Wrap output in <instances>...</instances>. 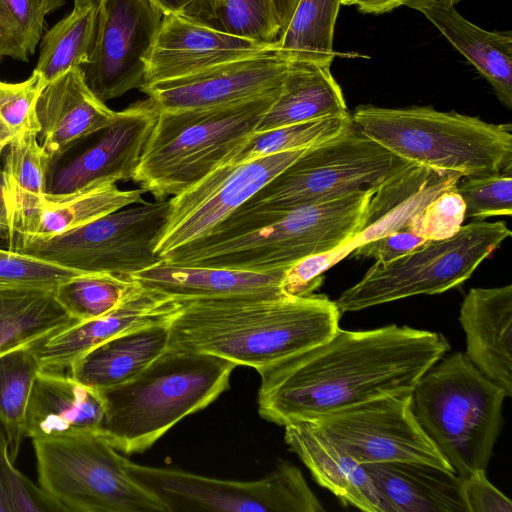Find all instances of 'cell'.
Instances as JSON below:
<instances>
[{
    "instance_id": "6da1fadb",
    "label": "cell",
    "mask_w": 512,
    "mask_h": 512,
    "mask_svg": "<svg viewBox=\"0 0 512 512\" xmlns=\"http://www.w3.org/2000/svg\"><path fill=\"white\" fill-rule=\"evenodd\" d=\"M450 349L439 333L407 326L350 331L258 371L260 416L285 426L400 391Z\"/></svg>"
},
{
    "instance_id": "7a4b0ae2",
    "label": "cell",
    "mask_w": 512,
    "mask_h": 512,
    "mask_svg": "<svg viewBox=\"0 0 512 512\" xmlns=\"http://www.w3.org/2000/svg\"><path fill=\"white\" fill-rule=\"evenodd\" d=\"M180 302L167 349L212 354L257 372L332 337L341 315L334 301L314 293Z\"/></svg>"
},
{
    "instance_id": "3957f363",
    "label": "cell",
    "mask_w": 512,
    "mask_h": 512,
    "mask_svg": "<svg viewBox=\"0 0 512 512\" xmlns=\"http://www.w3.org/2000/svg\"><path fill=\"white\" fill-rule=\"evenodd\" d=\"M373 192V187L363 188L281 214L235 210L206 236L168 252L163 260L177 266L285 271L349 241L361 227Z\"/></svg>"
},
{
    "instance_id": "277c9868",
    "label": "cell",
    "mask_w": 512,
    "mask_h": 512,
    "mask_svg": "<svg viewBox=\"0 0 512 512\" xmlns=\"http://www.w3.org/2000/svg\"><path fill=\"white\" fill-rule=\"evenodd\" d=\"M236 366L212 354L166 349L134 378L100 391V434L121 454L143 453L227 390Z\"/></svg>"
},
{
    "instance_id": "5b68a950",
    "label": "cell",
    "mask_w": 512,
    "mask_h": 512,
    "mask_svg": "<svg viewBox=\"0 0 512 512\" xmlns=\"http://www.w3.org/2000/svg\"><path fill=\"white\" fill-rule=\"evenodd\" d=\"M280 91L206 108L159 111L132 181L155 199L186 191L256 130Z\"/></svg>"
},
{
    "instance_id": "8992f818",
    "label": "cell",
    "mask_w": 512,
    "mask_h": 512,
    "mask_svg": "<svg viewBox=\"0 0 512 512\" xmlns=\"http://www.w3.org/2000/svg\"><path fill=\"white\" fill-rule=\"evenodd\" d=\"M353 121L399 158L463 177L512 170V128L431 106L360 105Z\"/></svg>"
},
{
    "instance_id": "52a82bcc",
    "label": "cell",
    "mask_w": 512,
    "mask_h": 512,
    "mask_svg": "<svg viewBox=\"0 0 512 512\" xmlns=\"http://www.w3.org/2000/svg\"><path fill=\"white\" fill-rule=\"evenodd\" d=\"M505 391L463 352L443 355L411 390V410L460 479L486 470L502 422Z\"/></svg>"
},
{
    "instance_id": "ba28073f",
    "label": "cell",
    "mask_w": 512,
    "mask_h": 512,
    "mask_svg": "<svg viewBox=\"0 0 512 512\" xmlns=\"http://www.w3.org/2000/svg\"><path fill=\"white\" fill-rule=\"evenodd\" d=\"M39 486L70 512H167L100 433L32 440Z\"/></svg>"
},
{
    "instance_id": "9c48e42d",
    "label": "cell",
    "mask_w": 512,
    "mask_h": 512,
    "mask_svg": "<svg viewBox=\"0 0 512 512\" xmlns=\"http://www.w3.org/2000/svg\"><path fill=\"white\" fill-rule=\"evenodd\" d=\"M407 163L352 121L307 149L236 210L285 213L376 186Z\"/></svg>"
},
{
    "instance_id": "30bf717a",
    "label": "cell",
    "mask_w": 512,
    "mask_h": 512,
    "mask_svg": "<svg viewBox=\"0 0 512 512\" xmlns=\"http://www.w3.org/2000/svg\"><path fill=\"white\" fill-rule=\"evenodd\" d=\"M510 236L503 221L475 220L451 238L426 240L392 262L375 263L334 302L343 313L411 296L443 293L469 279Z\"/></svg>"
},
{
    "instance_id": "8fae6325",
    "label": "cell",
    "mask_w": 512,
    "mask_h": 512,
    "mask_svg": "<svg viewBox=\"0 0 512 512\" xmlns=\"http://www.w3.org/2000/svg\"><path fill=\"white\" fill-rule=\"evenodd\" d=\"M169 211V198L145 201L49 238L20 242L9 250L87 273L131 276L163 260L155 247Z\"/></svg>"
},
{
    "instance_id": "7c38bea8",
    "label": "cell",
    "mask_w": 512,
    "mask_h": 512,
    "mask_svg": "<svg viewBox=\"0 0 512 512\" xmlns=\"http://www.w3.org/2000/svg\"><path fill=\"white\" fill-rule=\"evenodd\" d=\"M129 475L154 494L167 512H320L324 508L300 469L280 463L264 478L236 481L209 478L126 460Z\"/></svg>"
},
{
    "instance_id": "4fadbf2b",
    "label": "cell",
    "mask_w": 512,
    "mask_h": 512,
    "mask_svg": "<svg viewBox=\"0 0 512 512\" xmlns=\"http://www.w3.org/2000/svg\"><path fill=\"white\" fill-rule=\"evenodd\" d=\"M309 422L361 465L413 461L452 470L417 422L411 391L386 393Z\"/></svg>"
},
{
    "instance_id": "5bb4252c",
    "label": "cell",
    "mask_w": 512,
    "mask_h": 512,
    "mask_svg": "<svg viewBox=\"0 0 512 512\" xmlns=\"http://www.w3.org/2000/svg\"><path fill=\"white\" fill-rule=\"evenodd\" d=\"M306 150L218 166L186 191L170 197L169 215L155 252L163 259L168 252L206 236Z\"/></svg>"
},
{
    "instance_id": "9a60e30c",
    "label": "cell",
    "mask_w": 512,
    "mask_h": 512,
    "mask_svg": "<svg viewBox=\"0 0 512 512\" xmlns=\"http://www.w3.org/2000/svg\"><path fill=\"white\" fill-rule=\"evenodd\" d=\"M163 15L153 0H99L93 50L79 67L97 98L106 102L140 88Z\"/></svg>"
},
{
    "instance_id": "2e32d148",
    "label": "cell",
    "mask_w": 512,
    "mask_h": 512,
    "mask_svg": "<svg viewBox=\"0 0 512 512\" xmlns=\"http://www.w3.org/2000/svg\"><path fill=\"white\" fill-rule=\"evenodd\" d=\"M159 109L148 97L117 111L114 120L95 133L50 157L46 195L63 196L106 182L133 180Z\"/></svg>"
},
{
    "instance_id": "e0dca14e",
    "label": "cell",
    "mask_w": 512,
    "mask_h": 512,
    "mask_svg": "<svg viewBox=\"0 0 512 512\" xmlns=\"http://www.w3.org/2000/svg\"><path fill=\"white\" fill-rule=\"evenodd\" d=\"M290 61L276 48L177 79L141 86L159 111L229 104L282 87Z\"/></svg>"
},
{
    "instance_id": "ac0fdd59",
    "label": "cell",
    "mask_w": 512,
    "mask_h": 512,
    "mask_svg": "<svg viewBox=\"0 0 512 512\" xmlns=\"http://www.w3.org/2000/svg\"><path fill=\"white\" fill-rule=\"evenodd\" d=\"M270 47L216 30L181 13H166L147 58L141 86L188 76Z\"/></svg>"
},
{
    "instance_id": "d6986e66",
    "label": "cell",
    "mask_w": 512,
    "mask_h": 512,
    "mask_svg": "<svg viewBox=\"0 0 512 512\" xmlns=\"http://www.w3.org/2000/svg\"><path fill=\"white\" fill-rule=\"evenodd\" d=\"M181 302L136 281L111 311L76 322L31 345L43 370L67 373L82 355L104 341L147 324L169 321Z\"/></svg>"
},
{
    "instance_id": "ffe728a7",
    "label": "cell",
    "mask_w": 512,
    "mask_h": 512,
    "mask_svg": "<svg viewBox=\"0 0 512 512\" xmlns=\"http://www.w3.org/2000/svg\"><path fill=\"white\" fill-rule=\"evenodd\" d=\"M461 176L408 162L382 182L365 210L359 231L346 243L329 250L337 264L357 247L406 230L410 221L443 191L456 187Z\"/></svg>"
},
{
    "instance_id": "44dd1931",
    "label": "cell",
    "mask_w": 512,
    "mask_h": 512,
    "mask_svg": "<svg viewBox=\"0 0 512 512\" xmlns=\"http://www.w3.org/2000/svg\"><path fill=\"white\" fill-rule=\"evenodd\" d=\"M465 355L489 380L512 395V285L472 288L459 315Z\"/></svg>"
},
{
    "instance_id": "7402d4cb",
    "label": "cell",
    "mask_w": 512,
    "mask_h": 512,
    "mask_svg": "<svg viewBox=\"0 0 512 512\" xmlns=\"http://www.w3.org/2000/svg\"><path fill=\"white\" fill-rule=\"evenodd\" d=\"M35 113L37 139L50 157L101 131L116 115L88 88L79 67L69 69L45 86Z\"/></svg>"
},
{
    "instance_id": "603a6c76",
    "label": "cell",
    "mask_w": 512,
    "mask_h": 512,
    "mask_svg": "<svg viewBox=\"0 0 512 512\" xmlns=\"http://www.w3.org/2000/svg\"><path fill=\"white\" fill-rule=\"evenodd\" d=\"M105 404L99 390L66 373L40 369L30 392L25 436L32 440L100 433Z\"/></svg>"
},
{
    "instance_id": "cb8c5ba5",
    "label": "cell",
    "mask_w": 512,
    "mask_h": 512,
    "mask_svg": "<svg viewBox=\"0 0 512 512\" xmlns=\"http://www.w3.org/2000/svg\"><path fill=\"white\" fill-rule=\"evenodd\" d=\"M284 439L318 484L331 491L343 505L366 512H386L364 467L309 421L285 426Z\"/></svg>"
},
{
    "instance_id": "d4e9b609",
    "label": "cell",
    "mask_w": 512,
    "mask_h": 512,
    "mask_svg": "<svg viewBox=\"0 0 512 512\" xmlns=\"http://www.w3.org/2000/svg\"><path fill=\"white\" fill-rule=\"evenodd\" d=\"M362 466L386 512H466L461 479L452 470L413 461Z\"/></svg>"
},
{
    "instance_id": "484cf974",
    "label": "cell",
    "mask_w": 512,
    "mask_h": 512,
    "mask_svg": "<svg viewBox=\"0 0 512 512\" xmlns=\"http://www.w3.org/2000/svg\"><path fill=\"white\" fill-rule=\"evenodd\" d=\"M454 0H435L415 8L490 83L499 101L512 108V32L488 31L465 19Z\"/></svg>"
},
{
    "instance_id": "4316f807",
    "label": "cell",
    "mask_w": 512,
    "mask_h": 512,
    "mask_svg": "<svg viewBox=\"0 0 512 512\" xmlns=\"http://www.w3.org/2000/svg\"><path fill=\"white\" fill-rule=\"evenodd\" d=\"M285 271L259 273L214 267L177 266L162 260L130 277L144 287L181 301L247 295H285L281 289Z\"/></svg>"
},
{
    "instance_id": "83f0119b",
    "label": "cell",
    "mask_w": 512,
    "mask_h": 512,
    "mask_svg": "<svg viewBox=\"0 0 512 512\" xmlns=\"http://www.w3.org/2000/svg\"><path fill=\"white\" fill-rule=\"evenodd\" d=\"M170 321L147 324L104 341L78 358L66 374L99 391L129 381L167 349Z\"/></svg>"
},
{
    "instance_id": "f1b7e54d",
    "label": "cell",
    "mask_w": 512,
    "mask_h": 512,
    "mask_svg": "<svg viewBox=\"0 0 512 512\" xmlns=\"http://www.w3.org/2000/svg\"><path fill=\"white\" fill-rule=\"evenodd\" d=\"M331 65L290 62L281 91L255 131L349 112Z\"/></svg>"
},
{
    "instance_id": "f546056e",
    "label": "cell",
    "mask_w": 512,
    "mask_h": 512,
    "mask_svg": "<svg viewBox=\"0 0 512 512\" xmlns=\"http://www.w3.org/2000/svg\"><path fill=\"white\" fill-rule=\"evenodd\" d=\"M141 189L122 190L114 182H106L63 196H45L43 203L21 233L8 242L16 244L49 238L75 229L128 206L143 203Z\"/></svg>"
},
{
    "instance_id": "4dcf8cb0",
    "label": "cell",
    "mask_w": 512,
    "mask_h": 512,
    "mask_svg": "<svg viewBox=\"0 0 512 512\" xmlns=\"http://www.w3.org/2000/svg\"><path fill=\"white\" fill-rule=\"evenodd\" d=\"M55 289L0 283V355L77 322L59 303Z\"/></svg>"
},
{
    "instance_id": "1f68e13d",
    "label": "cell",
    "mask_w": 512,
    "mask_h": 512,
    "mask_svg": "<svg viewBox=\"0 0 512 512\" xmlns=\"http://www.w3.org/2000/svg\"><path fill=\"white\" fill-rule=\"evenodd\" d=\"M37 131L14 136L7 146L3 174L9 229L7 241L25 228L46 196V174L50 155L37 139Z\"/></svg>"
},
{
    "instance_id": "d6a6232c",
    "label": "cell",
    "mask_w": 512,
    "mask_h": 512,
    "mask_svg": "<svg viewBox=\"0 0 512 512\" xmlns=\"http://www.w3.org/2000/svg\"><path fill=\"white\" fill-rule=\"evenodd\" d=\"M99 0H74L72 11L43 36L34 71L49 83L85 64L93 50Z\"/></svg>"
},
{
    "instance_id": "836d02e7",
    "label": "cell",
    "mask_w": 512,
    "mask_h": 512,
    "mask_svg": "<svg viewBox=\"0 0 512 512\" xmlns=\"http://www.w3.org/2000/svg\"><path fill=\"white\" fill-rule=\"evenodd\" d=\"M342 0H298L274 47L290 62L331 65L334 29Z\"/></svg>"
},
{
    "instance_id": "e575fe53",
    "label": "cell",
    "mask_w": 512,
    "mask_h": 512,
    "mask_svg": "<svg viewBox=\"0 0 512 512\" xmlns=\"http://www.w3.org/2000/svg\"><path fill=\"white\" fill-rule=\"evenodd\" d=\"M41 369L30 346L0 355V444L12 463L25 436L28 400L36 374Z\"/></svg>"
},
{
    "instance_id": "d590c367",
    "label": "cell",
    "mask_w": 512,
    "mask_h": 512,
    "mask_svg": "<svg viewBox=\"0 0 512 512\" xmlns=\"http://www.w3.org/2000/svg\"><path fill=\"white\" fill-rule=\"evenodd\" d=\"M181 14L266 46H274L281 34L272 0H194Z\"/></svg>"
},
{
    "instance_id": "8d00e7d4",
    "label": "cell",
    "mask_w": 512,
    "mask_h": 512,
    "mask_svg": "<svg viewBox=\"0 0 512 512\" xmlns=\"http://www.w3.org/2000/svg\"><path fill=\"white\" fill-rule=\"evenodd\" d=\"M352 121L351 113L347 112L267 131H254L225 157L221 165L240 164L276 153L311 148L338 135Z\"/></svg>"
},
{
    "instance_id": "74e56055",
    "label": "cell",
    "mask_w": 512,
    "mask_h": 512,
    "mask_svg": "<svg viewBox=\"0 0 512 512\" xmlns=\"http://www.w3.org/2000/svg\"><path fill=\"white\" fill-rule=\"evenodd\" d=\"M135 284L130 276L85 273L57 286L55 294L69 315L81 322L114 309Z\"/></svg>"
},
{
    "instance_id": "f35d334b",
    "label": "cell",
    "mask_w": 512,
    "mask_h": 512,
    "mask_svg": "<svg viewBox=\"0 0 512 512\" xmlns=\"http://www.w3.org/2000/svg\"><path fill=\"white\" fill-rule=\"evenodd\" d=\"M65 0H0V61H28L40 41L46 15Z\"/></svg>"
},
{
    "instance_id": "ab89813d",
    "label": "cell",
    "mask_w": 512,
    "mask_h": 512,
    "mask_svg": "<svg viewBox=\"0 0 512 512\" xmlns=\"http://www.w3.org/2000/svg\"><path fill=\"white\" fill-rule=\"evenodd\" d=\"M463 178L456 189L465 203L466 218L512 214V170Z\"/></svg>"
},
{
    "instance_id": "60d3db41",
    "label": "cell",
    "mask_w": 512,
    "mask_h": 512,
    "mask_svg": "<svg viewBox=\"0 0 512 512\" xmlns=\"http://www.w3.org/2000/svg\"><path fill=\"white\" fill-rule=\"evenodd\" d=\"M87 272L75 270L32 255L0 248V283L56 288Z\"/></svg>"
},
{
    "instance_id": "b9f144b4",
    "label": "cell",
    "mask_w": 512,
    "mask_h": 512,
    "mask_svg": "<svg viewBox=\"0 0 512 512\" xmlns=\"http://www.w3.org/2000/svg\"><path fill=\"white\" fill-rule=\"evenodd\" d=\"M466 219V206L456 187L430 201L409 223L407 230L424 240L453 237Z\"/></svg>"
},
{
    "instance_id": "7bdbcfd3",
    "label": "cell",
    "mask_w": 512,
    "mask_h": 512,
    "mask_svg": "<svg viewBox=\"0 0 512 512\" xmlns=\"http://www.w3.org/2000/svg\"><path fill=\"white\" fill-rule=\"evenodd\" d=\"M47 84L36 71L27 80L19 83L0 80V119L14 136L27 130L39 132L35 106Z\"/></svg>"
},
{
    "instance_id": "ee69618b",
    "label": "cell",
    "mask_w": 512,
    "mask_h": 512,
    "mask_svg": "<svg viewBox=\"0 0 512 512\" xmlns=\"http://www.w3.org/2000/svg\"><path fill=\"white\" fill-rule=\"evenodd\" d=\"M0 464L10 512H63L40 486H36L14 467L2 444Z\"/></svg>"
},
{
    "instance_id": "f6af8a7d",
    "label": "cell",
    "mask_w": 512,
    "mask_h": 512,
    "mask_svg": "<svg viewBox=\"0 0 512 512\" xmlns=\"http://www.w3.org/2000/svg\"><path fill=\"white\" fill-rule=\"evenodd\" d=\"M461 495L466 512H511L512 502L477 470L461 479Z\"/></svg>"
},
{
    "instance_id": "bcb514c9",
    "label": "cell",
    "mask_w": 512,
    "mask_h": 512,
    "mask_svg": "<svg viewBox=\"0 0 512 512\" xmlns=\"http://www.w3.org/2000/svg\"><path fill=\"white\" fill-rule=\"evenodd\" d=\"M426 240L409 230H400L371 240L352 251L355 259H374L375 263L386 264L411 252Z\"/></svg>"
},
{
    "instance_id": "7dc6e473",
    "label": "cell",
    "mask_w": 512,
    "mask_h": 512,
    "mask_svg": "<svg viewBox=\"0 0 512 512\" xmlns=\"http://www.w3.org/2000/svg\"><path fill=\"white\" fill-rule=\"evenodd\" d=\"M435 0H342L345 6H355L365 14H382L390 12L400 6H407L415 9L417 6ZM459 3L461 0H454Z\"/></svg>"
},
{
    "instance_id": "c3c4849f",
    "label": "cell",
    "mask_w": 512,
    "mask_h": 512,
    "mask_svg": "<svg viewBox=\"0 0 512 512\" xmlns=\"http://www.w3.org/2000/svg\"><path fill=\"white\" fill-rule=\"evenodd\" d=\"M272 2L282 33L293 14L298 0H272Z\"/></svg>"
},
{
    "instance_id": "681fc988",
    "label": "cell",
    "mask_w": 512,
    "mask_h": 512,
    "mask_svg": "<svg viewBox=\"0 0 512 512\" xmlns=\"http://www.w3.org/2000/svg\"><path fill=\"white\" fill-rule=\"evenodd\" d=\"M9 229L8 209L5 198V179L3 170H0V233L7 238Z\"/></svg>"
},
{
    "instance_id": "f907efd6",
    "label": "cell",
    "mask_w": 512,
    "mask_h": 512,
    "mask_svg": "<svg viewBox=\"0 0 512 512\" xmlns=\"http://www.w3.org/2000/svg\"><path fill=\"white\" fill-rule=\"evenodd\" d=\"M166 13H183L194 0H153Z\"/></svg>"
},
{
    "instance_id": "816d5d0a",
    "label": "cell",
    "mask_w": 512,
    "mask_h": 512,
    "mask_svg": "<svg viewBox=\"0 0 512 512\" xmlns=\"http://www.w3.org/2000/svg\"><path fill=\"white\" fill-rule=\"evenodd\" d=\"M14 134L10 128L0 119V155L13 140Z\"/></svg>"
},
{
    "instance_id": "f5cc1de1",
    "label": "cell",
    "mask_w": 512,
    "mask_h": 512,
    "mask_svg": "<svg viewBox=\"0 0 512 512\" xmlns=\"http://www.w3.org/2000/svg\"><path fill=\"white\" fill-rule=\"evenodd\" d=\"M0 512H10L8 499L6 496L2 472H1V464H0Z\"/></svg>"
}]
</instances>
